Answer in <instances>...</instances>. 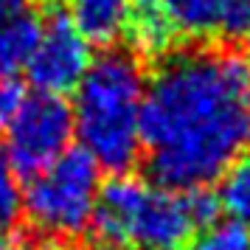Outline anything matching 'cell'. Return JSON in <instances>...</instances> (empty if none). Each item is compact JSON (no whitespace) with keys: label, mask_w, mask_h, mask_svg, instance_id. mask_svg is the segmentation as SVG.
<instances>
[{"label":"cell","mask_w":250,"mask_h":250,"mask_svg":"<svg viewBox=\"0 0 250 250\" xmlns=\"http://www.w3.org/2000/svg\"><path fill=\"white\" fill-rule=\"evenodd\" d=\"M141 152L158 186L174 191L208 188L250 152L248 51H166L146 79Z\"/></svg>","instance_id":"cell-1"},{"label":"cell","mask_w":250,"mask_h":250,"mask_svg":"<svg viewBox=\"0 0 250 250\" xmlns=\"http://www.w3.org/2000/svg\"><path fill=\"white\" fill-rule=\"evenodd\" d=\"M23 214V191L17 186V171L0 146V239L9 236Z\"/></svg>","instance_id":"cell-12"},{"label":"cell","mask_w":250,"mask_h":250,"mask_svg":"<svg viewBox=\"0 0 250 250\" xmlns=\"http://www.w3.org/2000/svg\"><path fill=\"white\" fill-rule=\"evenodd\" d=\"M0 250H34V248H31V245H25L23 239L3 236V239H0Z\"/></svg>","instance_id":"cell-15"},{"label":"cell","mask_w":250,"mask_h":250,"mask_svg":"<svg viewBox=\"0 0 250 250\" xmlns=\"http://www.w3.org/2000/svg\"><path fill=\"white\" fill-rule=\"evenodd\" d=\"M160 12L177 34L191 40L219 37V3L216 0H158Z\"/></svg>","instance_id":"cell-9"},{"label":"cell","mask_w":250,"mask_h":250,"mask_svg":"<svg viewBox=\"0 0 250 250\" xmlns=\"http://www.w3.org/2000/svg\"><path fill=\"white\" fill-rule=\"evenodd\" d=\"M90 68V45L73 28L68 12L51 9L42 23V37L25 65V73L37 93L65 96L76 90V84Z\"/></svg>","instance_id":"cell-6"},{"label":"cell","mask_w":250,"mask_h":250,"mask_svg":"<svg viewBox=\"0 0 250 250\" xmlns=\"http://www.w3.org/2000/svg\"><path fill=\"white\" fill-rule=\"evenodd\" d=\"M219 3V40L250 42V0H216Z\"/></svg>","instance_id":"cell-13"},{"label":"cell","mask_w":250,"mask_h":250,"mask_svg":"<svg viewBox=\"0 0 250 250\" xmlns=\"http://www.w3.org/2000/svg\"><path fill=\"white\" fill-rule=\"evenodd\" d=\"M146 73L135 51L104 48L76 84L73 138L104 171L126 174L141 158V110Z\"/></svg>","instance_id":"cell-3"},{"label":"cell","mask_w":250,"mask_h":250,"mask_svg":"<svg viewBox=\"0 0 250 250\" xmlns=\"http://www.w3.org/2000/svg\"><path fill=\"white\" fill-rule=\"evenodd\" d=\"M68 17L87 45L115 48L129 34L132 0H68Z\"/></svg>","instance_id":"cell-8"},{"label":"cell","mask_w":250,"mask_h":250,"mask_svg":"<svg viewBox=\"0 0 250 250\" xmlns=\"http://www.w3.org/2000/svg\"><path fill=\"white\" fill-rule=\"evenodd\" d=\"M99 166L82 149H68L51 166L28 177L23 214L40 236L68 242L90 228L99 200Z\"/></svg>","instance_id":"cell-4"},{"label":"cell","mask_w":250,"mask_h":250,"mask_svg":"<svg viewBox=\"0 0 250 250\" xmlns=\"http://www.w3.org/2000/svg\"><path fill=\"white\" fill-rule=\"evenodd\" d=\"M25 93L17 79H0V132H6L12 118L17 115Z\"/></svg>","instance_id":"cell-14"},{"label":"cell","mask_w":250,"mask_h":250,"mask_svg":"<svg viewBox=\"0 0 250 250\" xmlns=\"http://www.w3.org/2000/svg\"><path fill=\"white\" fill-rule=\"evenodd\" d=\"M188 250H250V230L233 219H214L194 236Z\"/></svg>","instance_id":"cell-11"},{"label":"cell","mask_w":250,"mask_h":250,"mask_svg":"<svg viewBox=\"0 0 250 250\" xmlns=\"http://www.w3.org/2000/svg\"><path fill=\"white\" fill-rule=\"evenodd\" d=\"M73 141V113L62 96L34 93L25 96L6 129V158L17 174L34 177L37 171L62 158Z\"/></svg>","instance_id":"cell-5"},{"label":"cell","mask_w":250,"mask_h":250,"mask_svg":"<svg viewBox=\"0 0 250 250\" xmlns=\"http://www.w3.org/2000/svg\"><path fill=\"white\" fill-rule=\"evenodd\" d=\"M65 250H104V248H90V245H70Z\"/></svg>","instance_id":"cell-16"},{"label":"cell","mask_w":250,"mask_h":250,"mask_svg":"<svg viewBox=\"0 0 250 250\" xmlns=\"http://www.w3.org/2000/svg\"><path fill=\"white\" fill-rule=\"evenodd\" d=\"M42 9L37 0H0V79L25 70L42 37Z\"/></svg>","instance_id":"cell-7"},{"label":"cell","mask_w":250,"mask_h":250,"mask_svg":"<svg viewBox=\"0 0 250 250\" xmlns=\"http://www.w3.org/2000/svg\"><path fill=\"white\" fill-rule=\"evenodd\" d=\"M216 200H219V208L228 214V219H233L250 230V152H245L219 177Z\"/></svg>","instance_id":"cell-10"},{"label":"cell","mask_w":250,"mask_h":250,"mask_svg":"<svg viewBox=\"0 0 250 250\" xmlns=\"http://www.w3.org/2000/svg\"><path fill=\"white\" fill-rule=\"evenodd\" d=\"M216 216L219 203L208 188L174 191L115 174L99 188L90 225L104 250H188Z\"/></svg>","instance_id":"cell-2"}]
</instances>
